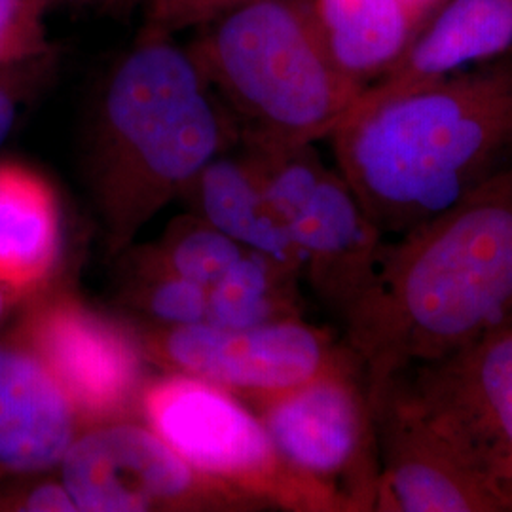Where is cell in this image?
I'll return each mask as SVG.
<instances>
[{
  "mask_svg": "<svg viewBox=\"0 0 512 512\" xmlns=\"http://www.w3.org/2000/svg\"><path fill=\"white\" fill-rule=\"evenodd\" d=\"M61 482L84 512L249 511V499L200 475L150 427L93 425L61 459Z\"/></svg>",
  "mask_w": 512,
  "mask_h": 512,
  "instance_id": "30bf717a",
  "label": "cell"
},
{
  "mask_svg": "<svg viewBox=\"0 0 512 512\" xmlns=\"http://www.w3.org/2000/svg\"><path fill=\"white\" fill-rule=\"evenodd\" d=\"M158 2H160V0H148V4H150V8H152V6H156V4H158Z\"/></svg>",
  "mask_w": 512,
  "mask_h": 512,
  "instance_id": "4316f807",
  "label": "cell"
},
{
  "mask_svg": "<svg viewBox=\"0 0 512 512\" xmlns=\"http://www.w3.org/2000/svg\"><path fill=\"white\" fill-rule=\"evenodd\" d=\"M46 0H0V67L52 50L46 35Z\"/></svg>",
  "mask_w": 512,
  "mask_h": 512,
  "instance_id": "44dd1931",
  "label": "cell"
},
{
  "mask_svg": "<svg viewBox=\"0 0 512 512\" xmlns=\"http://www.w3.org/2000/svg\"><path fill=\"white\" fill-rule=\"evenodd\" d=\"M511 44L512 0H448L399 61L366 88L378 95L412 92L501 55Z\"/></svg>",
  "mask_w": 512,
  "mask_h": 512,
  "instance_id": "5bb4252c",
  "label": "cell"
},
{
  "mask_svg": "<svg viewBox=\"0 0 512 512\" xmlns=\"http://www.w3.org/2000/svg\"><path fill=\"white\" fill-rule=\"evenodd\" d=\"M139 408L148 427L192 469L253 505L353 512L336 490L291 467L258 416L219 385L173 372L145 385Z\"/></svg>",
  "mask_w": 512,
  "mask_h": 512,
  "instance_id": "5b68a950",
  "label": "cell"
},
{
  "mask_svg": "<svg viewBox=\"0 0 512 512\" xmlns=\"http://www.w3.org/2000/svg\"><path fill=\"white\" fill-rule=\"evenodd\" d=\"M4 310V289L0 287V313Z\"/></svg>",
  "mask_w": 512,
  "mask_h": 512,
  "instance_id": "484cf974",
  "label": "cell"
},
{
  "mask_svg": "<svg viewBox=\"0 0 512 512\" xmlns=\"http://www.w3.org/2000/svg\"><path fill=\"white\" fill-rule=\"evenodd\" d=\"M14 509L19 511H78L73 495L65 488V484L55 482H40L29 492L14 501Z\"/></svg>",
  "mask_w": 512,
  "mask_h": 512,
  "instance_id": "cb8c5ba5",
  "label": "cell"
},
{
  "mask_svg": "<svg viewBox=\"0 0 512 512\" xmlns=\"http://www.w3.org/2000/svg\"><path fill=\"white\" fill-rule=\"evenodd\" d=\"M54 63V50H50L0 67V148L12 133L23 101L52 74Z\"/></svg>",
  "mask_w": 512,
  "mask_h": 512,
  "instance_id": "7402d4cb",
  "label": "cell"
},
{
  "mask_svg": "<svg viewBox=\"0 0 512 512\" xmlns=\"http://www.w3.org/2000/svg\"><path fill=\"white\" fill-rule=\"evenodd\" d=\"M330 54L359 84L382 78L444 0H311Z\"/></svg>",
  "mask_w": 512,
  "mask_h": 512,
  "instance_id": "e0dca14e",
  "label": "cell"
},
{
  "mask_svg": "<svg viewBox=\"0 0 512 512\" xmlns=\"http://www.w3.org/2000/svg\"><path fill=\"white\" fill-rule=\"evenodd\" d=\"M61 217L52 184L27 165L0 162V287L35 293L54 274Z\"/></svg>",
  "mask_w": 512,
  "mask_h": 512,
  "instance_id": "2e32d148",
  "label": "cell"
},
{
  "mask_svg": "<svg viewBox=\"0 0 512 512\" xmlns=\"http://www.w3.org/2000/svg\"><path fill=\"white\" fill-rule=\"evenodd\" d=\"M256 0H160L150 8V21L158 29L175 33L186 27H203L236 8Z\"/></svg>",
  "mask_w": 512,
  "mask_h": 512,
  "instance_id": "603a6c76",
  "label": "cell"
},
{
  "mask_svg": "<svg viewBox=\"0 0 512 512\" xmlns=\"http://www.w3.org/2000/svg\"><path fill=\"white\" fill-rule=\"evenodd\" d=\"M380 512H511L440 440L389 397L374 404Z\"/></svg>",
  "mask_w": 512,
  "mask_h": 512,
  "instance_id": "7c38bea8",
  "label": "cell"
},
{
  "mask_svg": "<svg viewBox=\"0 0 512 512\" xmlns=\"http://www.w3.org/2000/svg\"><path fill=\"white\" fill-rule=\"evenodd\" d=\"M133 304L162 327L203 323L207 289L167 272L147 251L137 260L135 283L129 289Z\"/></svg>",
  "mask_w": 512,
  "mask_h": 512,
  "instance_id": "ffe728a7",
  "label": "cell"
},
{
  "mask_svg": "<svg viewBox=\"0 0 512 512\" xmlns=\"http://www.w3.org/2000/svg\"><path fill=\"white\" fill-rule=\"evenodd\" d=\"M330 137L366 215L399 236L512 167V57L412 92L365 88Z\"/></svg>",
  "mask_w": 512,
  "mask_h": 512,
  "instance_id": "7a4b0ae2",
  "label": "cell"
},
{
  "mask_svg": "<svg viewBox=\"0 0 512 512\" xmlns=\"http://www.w3.org/2000/svg\"><path fill=\"white\" fill-rule=\"evenodd\" d=\"M73 404L23 346H0V469L37 473L61 463L78 435Z\"/></svg>",
  "mask_w": 512,
  "mask_h": 512,
  "instance_id": "4fadbf2b",
  "label": "cell"
},
{
  "mask_svg": "<svg viewBox=\"0 0 512 512\" xmlns=\"http://www.w3.org/2000/svg\"><path fill=\"white\" fill-rule=\"evenodd\" d=\"M50 6L52 4H69V6H97V4H109L116 0H46Z\"/></svg>",
  "mask_w": 512,
  "mask_h": 512,
  "instance_id": "d4e9b609",
  "label": "cell"
},
{
  "mask_svg": "<svg viewBox=\"0 0 512 512\" xmlns=\"http://www.w3.org/2000/svg\"><path fill=\"white\" fill-rule=\"evenodd\" d=\"M374 406L401 372L512 325V167L385 239L342 315Z\"/></svg>",
  "mask_w": 512,
  "mask_h": 512,
  "instance_id": "6da1fadb",
  "label": "cell"
},
{
  "mask_svg": "<svg viewBox=\"0 0 512 512\" xmlns=\"http://www.w3.org/2000/svg\"><path fill=\"white\" fill-rule=\"evenodd\" d=\"M241 141L302 255L311 289L342 319L374 272L384 234L311 145Z\"/></svg>",
  "mask_w": 512,
  "mask_h": 512,
  "instance_id": "52a82bcc",
  "label": "cell"
},
{
  "mask_svg": "<svg viewBox=\"0 0 512 512\" xmlns=\"http://www.w3.org/2000/svg\"><path fill=\"white\" fill-rule=\"evenodd\" d=\"M300 277V270L245 249L232 270L207 291L205 323L222 329H249L302 317Z\"/></svg>",
  "mask_w": 512,
  "mask_h": 512,
  "instance_id": "ac0fdd59",
  "label": "cell"
},
{
  "mask_svg": "<svg viewBox=\"0 0 512 512\" xmlns=\"http://www.w3.org/2000/svg\"><path fill=\"white\" fill-rule=\"evenodd\" d=\"M238 137L190 50L148 25L110 71L95 114L88 175L110 251L126 249Z\"/></svg>",
  "mask_w": 512,
  "mask_h": 512,
  "instance_id": "3957f363",
  "label": "cell"
},
{
  "mask_svg": "<svg viewBox=\"0 0 512 512\" xmlns=\"http://www.w3.org/2000/svg\"><path fill=\"white\" fill-rule=\"evenodd\" d=\"M283 459L342 495L351 511H374L378 433L359 361L256 404Z\"/></svg>",
  "mask_w": 512,
  "mask_h": 512,
  "instance_id": "9c48e42d",
  "label": "cell"
},
{
  "mask_svg": "<svg viewBox=\"0 0 512 512\" xmlns=\"http://www.w3.org/2000/svg\"><path fill=\"white\" fill-rule=\"evenodd\" d=\"M19 346L50 370L80 425L126 420L143 395V353L114 321L71 296L31 311Z\"/></svg>",
  "mask_w": 512,
  "mask_h": 512,
  "instance_id": "8fae6325",
  "label": "cell"
},
{
  "mask_svg": "<svg viewBox=\"0 0 512 512\" xmlns=\"http://www.w3.org/2000/svg\"><path fill=\"white\" fill-rule=\"evenodd\" d=\"M245 247L194 215L171 220L158 245L147 249L162 268L203 289H211L243 255Z\"/></svg>",
  "mask_w": 512,
  "mask_h": 512,
  "instance_id": "d6986e66",
  "label": "cell"
},
{
  "mask_svg": "<svg viewBox=\"0 0 512 512\" xmlns=\"http://www.w3.org/2000/svg\"><path fill=\"white\" fill-rule=\"evenodd\" d=\"M382 397L403 406L512 511V325L404 370Z\"/></svg>",
  "mask_w": 512,
  "mask_h": 512,
  "instance_id": "8992f818",
  "label": "cell"
},
{
  "mask_svg": "<svg viewBox=\"0 0 512 512\" xmlns=\"http://www.w3.org/2000/svg\"><path fill=\"white\" fill-rule=\"evenodd\" d=\"M184 200L241 247L272 256L304 274V262L287 224L268 200L245 150L213 158L183 190Z\"/></svg>",
  "mask_w": 512,
  "mask_h": 512,
  "instance_id": "9a60e30c",
  "label": "cell"
},
{
  "mask_svg": "<svg viewBox=\"0 0 512 512\" xmlns=\"http://www.w3.org/2000/svg\"><path fill=\"white\" fill-rule=\"evenodd\" d=\"M143 351L156 365L219 385L249 403H264L357 361L329 329L291 317L249 329L209 323L160 327Z\"/></svg>",
  "mask_w": 512,
  "mask_h": 512,
  "instance_id": "ba28073f",
  "label": "cell"
},
{
  "mask_svg": "<svg viewBox=\"0 0 512 512\" xmlns=\"http://www.w3.org/2000/svg\"><path fill=\"white\" fill-rule=\"evenodd\" d=\"M203 27L188 50L241 139L311 145L366 88L330 54L311 0H256Z\"/></svg>",
  "mask_w": 512,
  "mask_h": 512,
  "instance_id": "277c9868",
  "label": "cell"
}]
</instances>
